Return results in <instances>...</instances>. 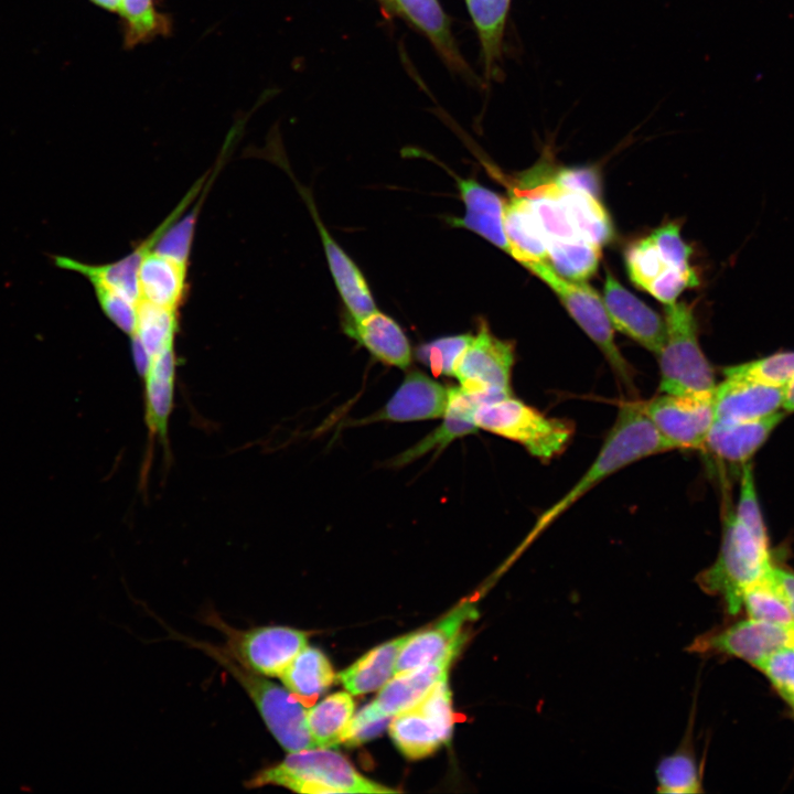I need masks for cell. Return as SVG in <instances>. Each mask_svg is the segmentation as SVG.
Listing matches in <instances>:
<instances>
[{
	"mask_svg": "<svg viewBox=\"0 0 794 794\" xmlns=\"http://www.w3.org/2000/svg\"><path fill=\"white\" fill-rule=\"evenodd\" d=\"M672 451L644 414L642 404L624 403L591 465L575 485L537 519L522 548L598 483L641 459Z\"/></svg>",
	"mask_w": 794,
	"mask_h": 794,
	"instance_id": "cell-1",
	"label": "cell"
},
{
	"mask_svg": "<svg viewBox=\"0 0 794 794\" xmlns=\"http://www.w3.org/2000/svg\"><path fill=\"white\" fill-rule=\"evenodd\" d=\"M266 785L305 794L396 792L365 777L344 755L330 748L290 752L283 761L261 769L246 782L248 788Z\"/></svg>",
	"mask_w": 794,
	"mask_h": 794,
	"instance_id": "cell-2",
	"label": "cell"
},
{
	"mask_svg": "<svg viewBox=\"0 0 794 794\" xmlns=\"http://www.w3.org/2000/svg\"><path fill=\"white\" fill-rule=\"evenodd\" d=\"M222 665L245 689L267 728L280 745L296 752L315 748L307 723V706L286 687L264 678L239 662L225 647L178 636Z\"/></svg>",
	"mask_w": 794,
	"mask_h": 794,
	"instance_id": "cell-3",
	"label": "cell"
},
{
	"mask_svg": "<svg viewBox=\"0 0 794 794\" xmlns=\"http://www.w3.org/2000/svg\"><path fill=\"white\" fill-rule=\"evenodd\" d=\"M771 568L769 545L758 540L732 512L725 521L716 561L701 571L696 580L705 592L722 597L728 612L734 615L742 607L747 588L764 577Z\"/></svg>",
	"mask_w": 794,
	"mask_h": 794,
	"instance_id": "cell-4",
	"label": "cell"
},
{
	"mask_svg": "<svg viewBox=\"0 0 794 794\" xmlns=\"http://www.w3.org/2000/svg\"><path fill=\"white\" fill-rule=\"evenodd\" d=\"M473 421L478 429L517 442L545 461L560 454L573 434L571 422L547 417L512 395L481 404Z\"/></svg>",
	"mask_w": 794,
	"mask_h": 794,
	"instance_id": "cell-5",
	"label": "cell"
},
{
	"mask_svg": "<svg viewBox=\"0 0 794 794\" xmlns=\"http://www.w3.org/2000/svg\"><path fill=\"white\" fill-rule=\"evenodd\" d=\"M666 336L659 360V393L688 394L712 391L713 371L697 334L694 307L687 302L665 304Z\"/></svg>",
	"mask_w": 794,
	"mask_h": 794,
	"instance_id": "cell-6",
	"label": "cell"
},
{
	"mask_svg": "<svg viewBox=\"0 0 794 794\" xmlns=\"http://www.w3.org/2000/svg\"><path fill=\"white\" fill-rule=\"evenodd\" d=\"M523 266L550 287L577 324L600 348L620 379L632 386L633 371L615 345L613 326L597 291L584 281L562 278L545 260L529 261Z\"/></svg>",
	"mask_w": 794,
	"mask_h": 794,
	"instance_id": "cell-7",
	"label": "cell"
},
{
	"mask_svg": "<svg viewBox=\"0 0 794 794\" xmlns=\"http://www.w3.org/2000/svg\"><path fill=\"white\" fill-rule=\"evenodd\" d=\"M205 622L225 635L224 647L237 662L262 676L279 677L308 645V633L289 626L269 625L240 631L212 611L205 615Z\"/></svg>",
	"mask_w": 794,
	"mask_h": 794,
	"instance_id": "cell-8",
	"label": "cell"
},
{
	"mask_svg": "<svg viewBox=\"0 0 794 794\" xmlns=\"http://www.w3.org/2000/svg\"><path fill=\"white\" fill-rule=\"evenodd\" d=\"M454 715L448 676L415 706L397 713L389 722V734L408 759L426 758L448 743L452 736Z\"/></svg>",
	"mask_w": 794,
	"mask_h": 794,
	"instance_id": "cell-9",
	"label": "cell"
},
{
	"mask_svg": "<svg viewBox=\"0 0 794 794\" xmlns=\"http://www.w3.org/2000/svg\"><path fill=\"white\" fill-rule=\"evenodd\" d=\"M641 404L644 414L672 450L706 447L715 420V390L661 393Z\"/></svg>",
	"mask_w": 794,
	"mask_h": 794,
	"instance_id": "cell-10",
	"label": "cell"
},
{
	"mask_svg": "<svg viewBox=\"0 0 794 794\" xmlns=\"http://www.w3.org/2000/svg\"><path fill=\"white\" fill-rule=\"evenodd\" d=\"M515 361L512 341L495 336L485 320L461 355L454 369L460 387L495 400L512 395L511 378Z\"/></svg>",
	"mask_w": 794,
	"mask_h": 794,
	"instance_id": "cell-11",
	"label": "cell"
},
{
	"mask_svg": "<svg viewBox=\"0 0 794 794\" xmlns=\"http://www.w3.org/2000/svg\"><path fill=\"white\" fill-rule=\"evenodd\" d=\"M203 182L204 179H201L195 183L160 226L126 257L111 264L92 265L66 256L55 255L53 257L54 265L61 269L78 272L90 283L104 285L138 303V276L142 260L153 249L164 230L180 217L182 212L192 202L201 190Z\"/></svg>",
	"mask_w": 794,
	"mask_h": 794,
	"instance_id": "cell-12",
	"label": "cell"
},
{
	"mask_svg": "<svg viewBox=\"0 0 794 794\" xmlns=\"http://www.w3.org/2000/svg\"><path fill=\"white\" fill-rule=\"evenodd\" d=\"M793 641L794 625L785 626L751 618L720 632L696 637L688 651L728 654L758 667L771 653L791 647Z\"/></svg>",
	"mask_w": 794,
	"mask_h": 794,
	"instance_id": "cell-13",
	"label": "cell"
},
{
	"mask_svg": "<svg viewBox=\"0 0 794 794\" xmlns=\"http://www.w3.org/2000/svg\"><path fill=\"white\" fill-rule=\"evenodd\" d=\"M466 641L462 632L449 647L431 662L414 669L395 674L380 689L376 698L366 705L377 718H393L415 706L442 678Z\"/></svg>",
	"mask_w": 794,
	"mask_h": 794,
	"instance_id": "cell-14",
	"label": "cell"
},
{
	"mask_svg": "<svg viewBox=\"0 0 794 794\" xmlns=\"http://www.w3.org/2000/svg\"><path fill=\"white\" fill-rule=\"evenodd\" d=\"M715 387V420L747 421L783 410L784 385L723 371Z\"/></svg>",
	"mask_w": 794,
	"mask_h": 794,
	"instance_id": "cell-15",
	"label": "cell"
},
{
	"mask_svg": "<svg viewBox=\"0 0 794 794\" xmlns=\"http://www.w3.org/2000/svg\"><path fill=\"white\" fill-rule=\"evenodd\" d=\"M603 303L613 328L659 355L666 336L665 320L626 290L605 268Z\"/></svg>",
	"mask_w": 794,
	"mask_h": 794,
	"instance_id": "cell-16",
	"label": "cell"
},
{
	"mask_svg": "<svg viewBox=\"0 0 794 794\" xmlns=\"http://www.w3.org/2000/svg\"><path fill=\"white\" fill-rule=\"evenodd\" d=\"M449 388L419 371L409 372L378 412L364 422H409L443 417Z\"/></svg>",
	"mask_w": 794,
	"mask_h": 794,
	"instance_id": "cell-17",
	"label": "cell"
},
{
	"mask_svg": "<svg viewBox=\"0 0 794 794\" xmlns=\"http://www.w3.org/2000/svg\"><path fill=\"white\" fill-rule=\"evenodd\" d=\"M297 185L318 227L331 275L347 312L346 316L357 320L377 310L362 271L328 232L308 191Z\"/></svg>",
	"mask_w": 794,
	"mask_h": 794,
	"instance_id": "cell-18",
	"label": "cell"
},
{
	"mask_svg": "<svg viewBox=\"0 0 794 794\" xmlns=\"http://www.w3.org/2000/svg\"><path fill=\"white\" fill-rule=\"evenodd\" d=\"M516 190L525 193L544 194L555 198L565 210L577 234L600 247L613 237L611 218L598 197L588 193L566 189L554 180L530 183L521 180Z\"/></svg>",
	"mask_w": 794,
	"mask_h": 794,
	"instance_id": "cell-19",
	"label": "cell"
},
{
	"mask_svg": "<svg viewBox=\"0 0 794 794\" xmlns=\"http://www.w3.org/2000/svg\"><path fill=\"white\" fill-rule=\"evenodd\" d=\"M465 213L448 219L453 227L469 229L509 255L504 230L505 198L485 187L474 178L463 179L452 171Z\"/></svg>",
	"mask_w": 794,
	"mask_h": 794,
	"instance_id": "cell-20",
	"label": "cell"
},
{
	"mask_svg": "<svg viewBox=\"0 0 794 794\" xmlns=\"http://www.w3.org/2000/svg\"><path fill=\"white\" fill-rule=\"evenodd\" d=\"M345 333L379 362L401 369L410 365L412 351L401 326L389 315L375 310L357 320L345 318Z\"/></svg>",
	"mask_w": 794,
	"mask_h": 794,
	"instance_id": "cell-21",
	"label": "cell"
},
{
	"mask_svg": "<svg viewBox=\"0 0 794 794\" xmlns=\"http://www.w3.org/2000/svg\"><path fill=\"white\" fill-rule=\"evenodd\" d=\"M476 615L474 601L466 600L432 626L411 633L398 655L395 674L414 669L438 657L463 632L465 623Z\"/></svg>",
	"mask_w": 794,
	"mask_h": 794,
	"instance_id": "cell-22",
	"label": "cell"
},
{
	"mask_svg": "<svg viewBox=\"0 0 794 794\" xmlns=\"http://www.w3.org/2000/svg\"><path fill=\"white\" fill-rule=\"evenodd\" d=\"M176 377L174 346L153 356L142 377L144 387V418L150 439L159 438L167 447L169 419L173 409Z\"/></svg>",
	"mask_w": 794,
	"mask_h": 794,
	"instance_id": "cell-23",
	"label": "cell"
},
{
	"mask_svg": "<svg viewBox=\"0 0 794 794\" xmlns=\"http://www.w3.org/2000/svg\"><path fill=\"white\" fill-rule=\"evenodd\" d=\"M785 415L782 410L754 420H713L706 448L729 462L744 464L762 447Z\"/></svg>",
	"mask_w": 794,
	"mask_h": 794,
	"instance_id": "cell-24",
	"label": "cell"
},
{
	"mask_svg": "<svg viewBox=\"0 0 794 794\" xmlns=\"http://www.w3.org/2000/svg\"><path fill=\"white\" fill-rule=\"evenodd\" d=\"M489 401L484 396L473 394L463 388H449V400L442 423L410 449L400 453L394 465H405L431 450H441L457 438L473 433L478 430L473 414L483 403Z\"/></svg>",
	"mask_w": 794,
	"mask_h": 794,
	"instance_id": "cell-25",
	"label": "cell"
},
{
	"mask_svg": "<svg viewBox=\"0 0 794 794\" xmlns=\"http://www.w3.org/2000/svg\"><path fill=\"white\" fill-rule=\"evenodd\" d=\"M504 230L509 256L521 265L547 258V236L526 196L512 191L505 201Z\"/></svg>",
	"mask_w": 794,
	"mask_h": 794,
	"instance_id": "cell-26",
	"label": "cell"
},
{
	"mask_svg": "<svg viewBox=\"0 0 794 794\" xmlns=\"http://www.w3.org/2000/svg\"><path fill=\"white\" fill-rule=\"evenodd\" d=\"M186 266L151 250L139 269V301L178 310L185 296Z\"/></svg>",
	"mask_w": 794,
	"mask_h": 794,
	"instance_id": "cell-27",
	"label": "cell"
},
{
	"mask_svg": "<svg viewBox=\"0 0 794 794\" xmlns=\"http://www.w3.org/2000/svg\"><path fill=\"white\" fill-rule=\"evenodd\" d=\"M411 633L383 643L339 673L337 677L352 695L380 689L394 675L398 655Z\"/></svg>",
	"mask_w": 794,
	"mask_h": 794,
	"instance_id": "cell-28",
	"label": "cell"
},
{
	"mask_svg": "<svg viewBox=\"0 0 794 794\" xmlns=\"http://www.w3.org/2000/svg\"><path fill=\"white\" fill-rule=\"evenodd\" d=\"M395 3L397 11L431 41L451 68L469 72L453 40L449 18L438 0H395Z\"/></svg>",
	"mask_w": 794,
	"mask_h": 794,
	"instance_id": "cell-29",
	"label": "cell"
},
{
	"mask_svg": "<svg viewBox=\"0 0 794 794\" xmlns=\"http://www.w3.org/2000/svg\"><path fill=\"white\" fill-rule=\"evenodd\" d=\"M279 677L288 690L310 706L334 683L335 673L320 650L307 645Z\"/></svg>",
	"mask_w": 794,
	"mask_h": 794,
	"instance_id": "cell-30",
	"label": "cell"
},
{
	"mask_svg": "<svg viewBox=\"0 0 794 794\" xmlns=\"http://www.w3.org/2000/svg\"><path fill=\"white\" fill-rule=\"evenodd\" d=\"M482 46L485 73L494 77L502 57L504 30L512 0H465Z\"/></svg>",
	"mask_w": 794,
	"mask_h": 794,
	"instance_id": "cell-31",
	"label": "cell"
},
{
	"mask_svg": "<svg viewBox=\"0 0 794 794\" xmlns=\"http://www.w3.org/2000/svg\"><path fill=\"white\" fill-rule=\"evenodd\" d=\"M354 715L352 694L339 691L323 698L307 710V723L316 748H333L342 743L344 732Z\"/></svg>",
	"mask_w": 794,
	"mask_h": 794,
	"instance_id": "cell-32",
	"label": "cell"
},
{
	"mask_svg": "<svg viewBox=\"0 0 794 794\" xmlns=\"http://www.w3.org/2000/svg\"><path fill=\"white\" fill-rule=\"evenodd\" d=\"M127 50L170 34V17L159 10L158 0H120L117 12Z\"/></svg>",
	"mask_w": 794,
	"mask_h": 794,
	"instance_id": "cell-33",
	"label": "cell"
},
{
	"mask_svg": "<svg viewBox=\"0 0 794 794\" xmlns=\"http://www.w3.org/2000/svg\"><path fill=\"white\" fill-rule=\"evenodd\" d=\"M600 246L581 237L547 239V258L562 278L584 281L597 271L601 258Z\"/></svg>",
	"mask_w": 794,
	"mask_h": 794,
	"instance_id": "cell-34",
	"label": "cell"
},
{
	"mask_svg": "<svg viewBox=\"0 0 794 794\" xmlns=\"http://www.w3.org/2000/svg\"><path fill=\"white\" fill-rule=\"evenodd\" d=\"M178 329V310L139 301L136 329L130 337L140 343L151 361L161 351L174 346Z\"/></svg>",
	"mask_w": 794,
	"mask_h": 794,
	"instance_id": "cell-35",
	"label": "cell"
},
{
	"mask_svg": "<svg viewBox=\"0 0 794 794\" xmlns=\"http://www.w3.org/2000/svg\"><path fill=\"white\" fill-rule=\"evenodd\" d=\"M656 780L659 793L695 794L702 792L698 765L686 740L674 753L664 757L658 762Z\"/></svg>",
	"mask_w": 794,
	"mask_h": 794,
	"instance_id": "cell-36",
	"label": "cell"
},
{
	"mask_svg": "<svg viewBox=\"0 0 794 794\" xmlns=\"http://www.w3.org/2000/svg\"><path fill=\"white\" fill-rule=\"evenodd\" d=\"M742 605L752 619L785 626L794 625L788 607L774 583L772 568L764 577L747 588Z\"/></svg>",
	"mask_w": 794,
	"mask_h": 794,
	"instance_id": "cell-37",
	"label": "cell"
},
{
	"mask_svg": "<svg viewBox=\"0 0 794 794\" xmlns=\"http://www.w3.org/2000/svg\"><path fill=\"white\" fill-rule=\"evenodd\" d=\"M470 333L441 336L419 345L416 358L436 376H454L461 355L472 341Z\"/></svg>",
	"mask_w": 794,
	"mask_h": 794,
	"instance_id": "cell-38",
	"label": "cell"
},
{
	"mask_svg": "<svg viewBox=\"0 0 794 794\" xmlns=\"http://www.w3.org/2000/svg\"><path fill=\"white\" fill-rule=\"evenodd\" d=\"M625 264L630 279L645 291L668 267L650 236L635 242L626 250Z\"/></svg>",
	"mask_w": 794,
	"mask_h": 794,
	"instance_id": "cell-39",
	"label": "cell"
},
{
	"mask_svg": "<svg viewBox=\"0 0 794 794\" xmlns=\"http://www.w3.org/2000/svg\"><path fill=\"white\" fill-rule=\"evenodd\" d=\"M202 202L200 201L195 208L187 213L184 218L174 221L161 235L152 250L178 262L187 265L195 223Z\"/></svg>",
	"mask_w": 794,
	"mask_h": 794,
	"instance_id": "cell-40",
	"label": "cell"
},
{
	"mask_svg": "<svg viewBox=\"0 0 794 794\" xmlns=\"http://www.w3.org/2000/svg\"><path fill=\"white\" fill-rule=\"evenodd\" d=\"M512 191L528 198L547 239L580 237L571 225L565 210L555 198L544 194L525 193L515 187Z\"/></svg>",
	"mask_w": 794,
	"mask_h": 794,
	"instance_id": "cell-41",
	"label": "cell"
},
{
	"mask_svg": "<svg viewBox=\"0 0 794 794\" xmlns=\"http://www.w3.org/2000/svg\"><path fill=\"white\" fill-rule=\"evenodd\" d=\"M723 371L784 385L794 378V351L774 353Z\"/></svg>",
	"mask_w": 794,
	"mask_h": 794,
	"instance_id": "cell-42",
	"label": "cell"
},
{
	"mask_svg": "<svg viewBox=\"0 0 794 794\" xmlns=\"http://www.w3.org/2000/svg\"><path fill=\"white\" fill-rule=\"evenodd\" d=\"M734 514L758 540L769 545L750 463H744L742 466L739 500Z\"/></svg>",
	"mask_w": 794,
	"mask_h": 794,
	"instance_id": "cell-43",
	"label": "cell"
},
{
	"mask_svg": "<svg viewBox=\"0 0 794 794\" xmlns=\"http://www.w3.org/2000/svg\"><path fill=\"white\" fill-rule=\"evenodd\" d=\"M105 315L122 332L131 336L137 322V303L100 283H92Z\"/></svg>",
	"mask_w": 794,
	"mask_h": 794,
	"instance_id": "cell-44",
	"label": "cell"
},
{
	"mask_svg": "<svg viewBox=\"0 0 794 794\" xmlns=\"http://www.w3.org/2000/svg\"><path fill=\"white\" fill-rule=\"evenodd\" d=\"M777 693L794 709V650L783 647L766 656L758 666Z\"/></svg>",
	"mask_w": 794,
	"mask_h": 794,
	"instance_id": "cell-45",
	"label": "cell"
},
{
	"mask_svg": "<svg viewBox=\"0 0 794 794\" xmlns=\"http://www.w3.org/2000/svg\"><path fill=\"white\" fill-rule=\"evenodd\" d=\"M650 237L668 266L680 270L693 269L689 264L691 248L682 238L677 222L659 226Z\"/></svg>",
	"mask_w": 794,
	"mask_h": 794,
	"instance_id": "cell-46",
	"label": "cell"
},
{
	"mask_svg": "<svg viewBox=\"0 0 794 794\" xmlns=\"http://www.w3.org/2000/svg\"><path fill=\"white\" fill-rule=\"evenodd\" d=\"M699 279L694 269L680 270L668 266L646 289L655 299L664 304L676 302L679 294L687 288L698 286Z\"/></svg>",
	"mask_w": 794,
	"mask_h": 794,
	"instance_id": "cell-47",
	"label": "cell"
},
{
	"mask_svg": "<svg viewBox=\"0 0 794 794\" xmlns=\"http://www.w3.org/2000/svg\"><path fill=\"white\" fill-rule=\"evenodd\" d=\"M390 720L389 718H375L363 707L353 715L342 743L356 745L368 741L382 733L389 726Z\"/></svg>",
	"mask_w": 794,
	"mask_h": 794,
	"instance_id": "cell-48",
	"label": "cell"
},
{
	"mask_svg": "<svg viewBox=\"0 0 794 794\" xmlns=\"http://www.w3.org/2000/svg\"><path fill=\"white\" fill-rule=\"evenodd\" d=\"M554 181L566 189L584 192L599 198L600 179L599 174L593 169H562L557 172Z\"/></svg>",
	"mask_w": 794,
	"mask_h": 794,
	"instance_id": "cell-49",
	"label": "cell"
},
{
	"mask_svg": "<svg viewBox=\"0 0 794 794\" xmlns=\"http://www.w3.org/2000/svg\"><path fill=\"white\" fill-rule=\"evenodd\" d=\"M774 583L785 600L788 610L794 619V572L786 569L772 567Z\"/></svg>",
	"mask_w": 794,
	"mask_h": 794,
	"instance_id": "cell-50",
	"label": "cell"
},
{
	"mask_svg": "<svg viewBox=\"0 0 794 794\" xmlns=\"http://www.w3.org/2000/svg\"><path fill=\"white\" fill-rule=\"evenodd\" d=\"M783 410L794 412V378L784 384V404Z\"/></svg>",
	"mask_w": 794,
	"mask_h": 794,
	"instance_id": "cell-51",
	"label": "cell"
},
{
	"mask_svg": "<svg viewBox=\"0 0 794 794\" xmlns=\"http://www.w3.org/2000/svg\"><path fill=\"white\" fill-rule=\"evenodd\" d=\"M94 6L110 13H117L120 4V0H88Z\"/></svg>",
	"mask_w": 794,
	"mask_h": 794,
	"instance_id": "cell-52",
	"label": "cell"
},
{
	"mask_svg": "<svg viewBox=\"0 0 794 794\" xmlns=\"http://www.w3.org/2000/svg\"><path fill=\"white\" fill-rule=\"evenodd\" d=\"M390 12L397 11L395 0H379Z\"/></svg>",
	"mask_w": 794,
	"mask_h": 794,
	"instance_id": "cell-53",
	"label": "cell"
},
{
	"mask_svg": "<svg viewBox=\"0 0 794 794\" xmlns=\"http://www.w3.org/2000/svg\"><path fill=\"white\" fill-rule=\"evenodd\" d=\"M791 647H792V648L794 650V641H793V643H792V646H791Z\"/></svg>",
	"mask_w": 794,
	"mask_h": 794,
	"instance_id": "cell-54",
	"label": "cell"
}]
</instances>
